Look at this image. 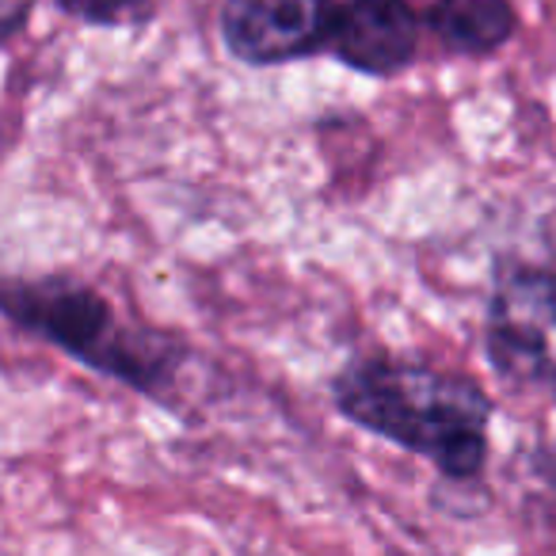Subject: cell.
<instances>
[{
	"instance_id": "cell-4",
	"label": "cell",
	"mask_w": 556,
	"mask_h": 556,
	"mask_svg": "<svg viewBox=\"0 0 556 556\" xmlns=\"http://www.w3.org/2000/svg\"><path fill=\"white\" fill-rule=\"evenodd\" d=\"M340 0H225L222 42L244 65H287L328 50Z\"/></svg>"
},
{
	"instance_id": "cell-9",
	"label": "cell",
	"mask_w": 556,
	"mask_h": 556,
	"mask_svg": "<svg viewBox=\"0 0 556 556\" xmlns=\"http://www.w3.org/2000/svg\"><path fill=\"white\" fill-rule=\"evenodd\" d=\"M541 472H545V480L556 488V462H545V465H541Z\"/></svg>"
},
{
	"instance_id": "cell-5",
	"label": "cell",
	"mask_w": 556,
	"mask_h": 556,
	"mask_svg": "<svg viewBox=\"0 0 556 556\" xmlns=\"http://www.w3.org/2000/svg\"><path fill=\"white\" fill-rule=\"evenodd\" d=\"M419 31L408 0H340L325 54L366 77H396L416 62Z\"/></svg>"
},
{
	"instance_id": "cell-2",
	"label": "cell",
	"mask_w": 556,
	"mask_h": 556,
	"mask_svg": "<svg viewBox=\"0 0 556 556\" xmlns=\"http://www.w3.org/2000/svg\"><path fill=\"white\" fill-rule=\"evenodd\" d=\"M0 317L134 393L168 408L176 404L172 389L187 366V343L161 328L126 325L108 298L85 282L65 275H0Z\"/></svg>"
},
{
	"instance_id": "cell-3",
	"label": "cell",
	"mask_w": 556,
	"mask_h": 556,
	"mask_svg": "<svg viewBox=\"0 0 556 556\" xmlns=\"http://www.w3.org/2000/svg\"><path fill=\"white\" fill-rule=\"evenodd\" d=\"M484 351L500 378L556 404V270L507 263L495 275Z\"/></svg>"
},
{
	"instance_id": "cell-8",
	"label": "cell",
	"mask_w": 556,
	"mask_h": 556,
	"mask_svg": "<svg viewBox=\"0 0 556 556\" xmlns=\"http://www.w3.org/2000/svg\"><path fill=\"white\" fill-rule=\"evenodd\" d=\"M31 12H35V0H0V47L24 31Z\"/></svg>"
},
{
	"instance_id": "cell-1",
	"label": "cell",
	"mask_w": 556,
	"mask_h": 556,
	"mask_svg": "<svg viewBox=\"0 0 556 556\" xmlns=\"http://www.w3.org/2000/svg\"><path fill=\"white\" fill-rule=\"evenodd\" d=\"M332 404L348 424L427 457L446 480H477L488 465L495 404L465 374L404 358H355L332 378Z\"/></svg>"
},
{
	"instance_id": "cell-6",
	"label": "cell",
	"mask_w": 556,
	"mask_h": 556,
	"mask_svg": "<svg viewBox=\"0 0 556 556\" xmlns=\"http://www.w3.org/2000/svg\"><path fill=\"white\" fill-rule=\"evenodd\" d=\"M424 24L450 54L488 58L507 47L518 20L510 0H431Z\"/></svg>"
},
{
	"instance_id": "cell-7",
	"label": "cell",
	"mask_w": 556,
	"mask_h": 556,
	"mask_svg": "<svg viewBox=\"0 0 556 556\" xmlns=\"http://www.w3.org/2000/svg\"><path fill=\"white\" fill-rule=\"evenodd\" d=\"M62 12L92 27H118L130 24L146 12V0H58Z\"/></svg>"
}]
</instances>
